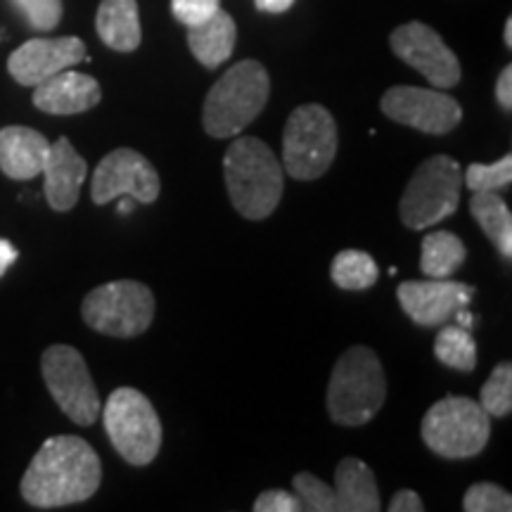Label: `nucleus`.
Masks as SVG:
<instances>
[{"mask_svg": "<svg viewBox=\"0 0 512 512\" xmlns=\"http://www.w3.org/2000/svg\"><path fill=\"white\" fill-rule=\"evenodd\" d=\"M337 157V124L328 107L299 105L283 133V169L294 181H316Z\"/></svg>", "mask_w": 512, "mask_h": 512, "instance_id": "nucleus-7", "label": "nucleus"}, {"mask_svg": "<svg viewBox=\"0 0 512 512\" xmlns=\"http://www.w3.org/2000/svg\"><path fill=\"white\" fill-rule=\"evenodd\" d=\"M332 283L342 290L361 292L370 290L380 278V268H377L375 259L368 252L361 249H344L332 259L330 266Z\"/></svg>", "mask_w": 512, "mask_h": 512, "instance_id": "nucleus-24", "label": "nucleus"}, {"mask_svg": "<svg viewBox=\"0 0 512 512\" xmlns=\"http://www.w3.org/2000/svg\"><path fill=\"white\" fill-rule=\"evenodd\" d=\"M434 356L448 368L472 373L477 368V342L470 335V330L444 323L437 339H434Z\"/></svg>", "mask_w": 512, "mask_h": 512, "instance_id": "nucleus-25", "label": "nucleus"}, {"mask_svg": "<svg viewBox=\"0 0 512 512\" xmlns=\"http://www.w3.org/2000/svg\"><path fill=\"white\" fill-rule=\"evenodd\" d=\"M463 510L467 512H510L512 496L501 486L482 482L472 484L463 496Z\"/></svg>", "mask_w": 512, "mask_h": 512, "instance_id": "nucleus-29", "label": "nucleus"}, {"mask_svg": "<svg viewBox=\"0 0 512 512\" xmlns=\"http://www.w3.org/2000/svg\"><path fill=\"white\" fill-rule=\"evenodd\" d=\"M420 434L425 446L441 458H475L489 444L491 415L479 406V401L446 396L425 413Z\"/></svg>", "mask_w": 512, "mask_h": 512, "instance_id": "nucleus-5", "label": "nucleus"}, {"mask_svg": "<svg viewBox=\"0 0 512 512\" xmlns=\"http://www.w3.org/2000/svg\"><path fill=\"white\" fill-rule=\"evenodd\" d=\"M387 401V377L370 347H351L337 358L328 384V415L342 427H363Z\"/></svg>", "mask_w": 512, "mask_h": 512, "instance_id": "nucleus-3", "label": "nucleus"}, {"mask_svg": "<svg viewBox=\"0 0 512 512\" xmlns=\"http://www.w3.org/2000/svg\"><path fill=\"white\" fill-rule=\"evenodd\" d=\"M463 190V166L448 155L422 162L401 195L399 214L403 226L425 230L458 211Z\"/></svg>", "mask_w": 512, "mask_h": 512, "instance_id": "nucleus-6", "label": "nucleus"}, {"mask_svg": "<svg viewBox=\"0 0 512 512\" xmlns=\"http://www.w3.org/2000/svg\"><path fill=\"white\" fill-rule=\"evenodd\" d=\"M102 482V463L86 439L60 434L43 441L22 477V498L41 510L88 501Z\"/></svg>", "mask_w": 512, "mask_h": 512, "instance_id": "nucleus-1", "label": "nucleus"}, {"mask_svg": "<svg viewBox=\"0 0 512 512\" xmlns=\"http://www.w3.org/2000/svg\"><path fill=\"white\" fill-rule=\"evenodd\" d=\"M100 100V83L93 76L72 72V69H64V72L34 86L36 110L55 114V117H72V114L88 112L95 105H100Z\"/></svg>", "mask_w": 512, "mask_h": 512, "instance_id": "nucleus-16", "label": "nucleus"}, {"mask_svg": "<svg viewBox=\"0 0 512 512\" xmlns=\"http://www.w3.org/2000/svg\"><path fill=\"white\" fill-rule=\"evenodd\" d=\"M479 406L491 418H508L512 413V366L508 361L498 363L489 380L479 389Z\"/></svg>", "mask_w": 512, "mask_h": 512, "instance_id": "nucleus-26", "label": "nucleus"}, {"mask_svg": "<svg viewBox=\"0 0 512 512\" xmlns=\"http://www.w3.org/2000/svg\"><path fill=\"white\" fill-rule=\"evenodd\" d=\"M81 316L100 335L138 337L155 320V294L138 280H114L86 294Z\"/></svg>", "mask_w": 512, "mask_h": 512, "instance_id": "nucleus-9", "label": "nucleus"}, {"mask_svg": "<svg viewBox=\"0 0 512 512\" xmlns=\"http://www.w3.org/2000/svg\"><path fill=\"white\" fill-rule=\"evenodd\" d=\"M256 10L268 12V15H280V12H287L294 5V0H254Z\"/></svg>", "mask_w": 512, "mask_h": 512, "instance_id": "nucleus-36", "label": "nucleus"}, {"mask_svg": "<svg viewBox=\"0 0 512 512\" xmlns=\"http://www.w3.org/2000/svg\"><path fill=\"white\" fill-rule=\"evenodd\" d=\"M17 249H15V245H12L10 240H5V238H0V278H3L5 275V271H8V268L15 264L17 261Z\"/></svg>", "mask_w": 512, "mask_h": 512, "instance_id": "nucleus-35", "label": "nucleus"}, {"mask_svg": "<svg viewBox=\"0 0 512 512\" xmlns=\"http://www.w3.org/2000/svg\"><path fill=\"white\" fill-rule=\"evenodd\" d=\"M389 46L394 55L413 67L415 72L425 76L439 91L453 88L460 83L463 69L460 60L451 48L446 46L444 38L437 31L422 22L401 24L399 29L392 31L389 36Z\"/></svg>", "mask_w": 512, "mask_h": 512, "instance_id": "nucleus-13", "label": "nucleus"}, {"mask_svg": "<svg viewBox=\"0 0 512 512\" xmlns=\"http://www.w3.org/2000/svg\"><path fill=\"white\" fill-rule=\"evenodd\" d=\"M467 249L456 233L448 230H434L422 238L420 271L427 278H451L460 266L465 264Z\"/></svg>", "mask_w": 512, "mask_h": 512, "instance_id": "nucleus-23", "label": "nucleus"}, {"mask_svg": "<svg viewBox=\"0 0 512 512\" xmlns=\"http://www.w3.org/2000/svg\"><path fill=\"white\" fill-rule=\"evenodd\" d=\"M382 114L427 136H446L463 121V107L451 95L432 88L394 86L382 95Z\"/></svg>", "mask_w": 512, "mask_h": 512, "instance_id": "nucleus-11", "label": "nucleus"}, {"mask_svg": "<svg viewBox=\"0 0 512 512\" xmlns=\"http://www.w3.org/2000/svg\"><path fill=\"white\" fill-rule=\"evenodd\" d=\"M41 373L50 396L69 420L81 427L98 422L102 411L100 394L81 351L69 344H53L43 351Z\"/></svg>", "mask_w": 512, "mask_h": 512, "instance_id": "nucleus-10", "label": "nucleus"}, {"mask_svg": "<svg viewBox=\"0 0 512 512\" xmlns=\"http://www.w3.org/2000/svg\"><path fill=\"white\" fill-rule=\"evenodd\" d=\"M496 100L505 112L512 110V67L510 64L508 67H503V72L496 81Z\"/></svg>", "mask_w": 512, "mask_h": 512, "instance_id": "nucleus-34", "label": "nucleus"}, {"mask_svg": "<svg viewBox=\"0 0 512 512\" xmlns=\"http://www.w3.org/2000/svg\"><path fill=\"white\" fill-rule=\"evenodd\" d=\"M126 200H121L119 202V207H117V211L119 214H133V209H136V200H133V197H128V195H124Z\"/></svg>", "mask_w": 512, "mask_h": 512, "instance_id": "nucleus-38", "label": "nucleus"}, {"mask_svg": "<svg viewBox=\"0 0 512 512\" xmlns=\"http://www.w3.org/2000/svg\"><path fill=\"white\" fill-rule=\"evenodd\" d=\"M475 287L451 278L406 280L396 290L403 313L422 328H441L453 313L470 304Z\"/></svg>", "mask_w": 512, "mask_h": 512, "instance_id": "nucleus-14", "label": "nucleus"}, {"mask_svg": "<svg viewBox=\"0 0 512 512\" xmlns=\"http://www.w3.org/2000/svg\"><path fill=\"white\" fill-rule=\"evenodd\" d=\"M223 178L230 204L249 221H264L278 209L285 169L259 138H238L223 157Z\"/></svg>", "mask_w": 512, "mask_h": 512, "instance_id": "nucleus-2", "label": "nucleus"}, {"mask_svg": "<svg viewBox=\"0 0 512 512\" xmlns=\"http://www.w3.org/2000/svg\"><path fill=\"white\" fill-rule=\"evenodd\" d=\"M470 211L503 259L512 256V214L498 192H472Z\"/></svg>", "mask_w": 512, "mask_h": 512, "instance_id": "nucleus-22", "label": "nucleus"}, {"mask_svg": "<svg viewBox=\"0 0 512 512\" xmlns=\"http://www.w3.org/2000/svg\"><path fill=\"white\" fill-rule=\"evenodd\" d=\"M95 29L107 48L133 53L143 41L138 0H102L95 15Z\"/></svg>", "mask_w": 512, "mask_h": 512, "instance_id": "nucleus-20", "label": "nucleus"}, {"mask_svg": "<svg viewBox=\"0 0 512 512\" xmlns=\"http://www.w3.org/2000/svg\"><path fill=\"white\" fill-rule=\"evenodd\" d=\"M256 512H302V501L297 494L283 489H268L254 501Z\"/></svg>", "mask_w": 512, "mask_h": 512, "instance_id": "nucleus-32", "label": "nucleus"}, {"mask_svg": "<svg viewBox=\"0 0 512 512\" xmlns=\"http://www.w3.org/2000/svg\"><path fill=\"white\" fill-rule=\"evenodd\" d=\"M235 41H238V27L226 10H219L197 27H188L190 53L207 69H216L219 64L230 60Z\"/></svg>", "mask_w": 512, "mask_h": 512, "instance_id": "nucleus-21", "label": "nucleus"}, {"mask_svg": "<svg viewBox=\"0 0 512 512\" xmlns=\"http://www.w3.org/2000/svg\"><path fill=\"white\" fill-rule=\"evenodd\" d=\"M48 152V138L36 128H0V171L12 181H31V178L41 176Z\"/></svg>", "mask_w": 512, "mask_h": 512, "instance_id": "nucleus-18", "label": "nucleus"}, {"mask_svg": "<svg viewBox=\"0 0 512 512\" xmlns=\"http://www.w3.org/2000/svg\"><path fill=\"white\" fill-rule=\"evenodd\" d=\"M105 432L126 463L143 467L157 458L162 448V420L143 392L119 387L105 403Z\"/></svg>", "mask_w": 512, "mask_h": 512, "instance_id": "nucleus-8", "label": "nucleus"}, {"mask_svg": "<svg viewBox=\"0 0 512 512\" xmlns=\"http://www.w3.org/2000/svg\"><path fill=\"white\" fill-rule=\"evenodd\" d=\"M512 183V155L494 164H470L463 171V185L472 192H501Z\"/></svg>", "mask_w": 512, "mask_h": 512, "instance_id": "nucleus-27", "label": "nucleus"}, {"mask_svg": "<svg viewBox=\"0 0 512 512\" xmlns=\"http://www.w3.org/2000/svg\"><path fill=\"white\" fill-rule=\"evenodd\" d=\"M422 510H425V503H422V498L411 489L396 491L392 501H389V512H422Z\"/></svg>", "mask_w": 512, "mask_h": 512, "instance_id": "nucleus-33", "label": "nucleus"}, {"mask_svg": "<svg viewBox=\"0 0 512 512\" xmlns=\"http://www.w3.org/2000/svg\"><path fill=\"white\" fill-rule=\"evenodd\" d=\"M221 10V0H171V12L185 27H197Z\"/></svg>", "mask_w": 512, "mask_h": 512, "instance_id": "nucleus-31", "label": "nucleus"}, {"mask_svg": "<svg viewBox=\"0 0 512 512\" xmlns=\"http://www.w3.org/2000/svg\"><path fill=\"white\" fill-rule=\"evenodd\" d=\"M453 318H458V325L465 330H470L472 323H475V318H472V313L467 311V306H463V309H458L456 313H453Z\"/></svg>", "mask_w": 512, "mask_h": 512, "instance_id": "nucleus-37", "label": "nucleus"}, {"mask_svg": "<svg viewBox=\"0 0 512 512\" xmlns=\"http://www.w3.org/2000/svg\"><path fill=\"white\" fill-rule=\"evenodd\" d=\"M271 95V76L256 60H242L211 86L204 98L202 126L211 138L240 136L264 112Z\"/></svg>", "mask_w": 512, "mask_h": 512, "instance_id": "nucleus-4", "label": "nucleus"}, {"mask_svg": "<svg viewBox=\"0 0 512 512\" xmlns=\"http://www.w3.org/2000/svg\"><path fill=\"white\" fill-rule=\"evenodd\" d=\"M503 38H505V46L512 48V19H510V17H508V22H505V34H503Z\"/></svg>", "mask_w": 512, "mask_h": 512, "instance_id": "nucleus-39", "label": "nucleus"}, {"mask_svg": "<svg viewBox=\"0 0 512 512\" xmlns=\"http://www.w3.org/2000/svg\"><path fill=\"white\" fill-rule=\"evenodd\" d=\"M335 512H377L382 508L373 470L361 458H344L335 470Z\"/></svg>", "mask_w": 512, "mask_h": 512, "instance_id": "nucleus-19", "label": "nucleus"}, {"mask_svg": "<svg viewBox=\"0 0 512 512\" xmlns=\"http://www.w3.org/2000/svg\"><path fill=\"white\" fill-rule=\"evenodd\" d=\"M34 31H53L62 22V0H12Z\"/></svg>", "mask_w": 512, "mask_h": 512, "instance_id": "nucleus-30", "label": "nucleus"}, {"mask_svg": "<svg viewBox=\"0 0 512 512\" xmlns=\"http://www.w3.org/2000/svg\"><path fill=\"white\" fill-rule=\"evenodd\" d=\"M159 192H162V181L157 169L150 159L131 147H119L102 157L91 183V197L98 207L124 195L133 197L138 204H152Z\"/></svg>", "mask_w": 512, "mask_h": 512, "instance_id": "nucleus-12", "label": "nucleus"}, {"mask_svg": "<svg viewBox=\"0 0 512 512\" xmlns=\"http://www.w3.org/2000/svg\"><path fill=\"white\" fill-rule=\"evenodd\" d=\"M81 38H31L8 57V72L19 86H38L50 76L86 60Z\"/></svg>", "mask_w": 512, "mask_h": 512, "instance_id": "nucleus-15", "label": "nucleus"}, {"mask_svg": "<svg viewBox=\"0 0 512 512\" xmlns=\"http://www.w3.org/2000/svg\"><path fill=\"white\" fill-rule=\"evenodd\" d=\"M43 192H46V200L50 209L55 211H69L76 207L81 195V185L86 181L88 164L79 152L74 150V145L69 143V138H60L55 143H50V152L46 164H43Z\"/></svg>", "mask_w": 512, "mask_h": 512, "instance_id": "nucleus-17", "label": "nucleus"}, {"mask_svg": "<svg viewBox=\"0 0 512 512\" xmlns=\"http://www.w3.org/2000/svg\"><path fill=\"white\" fill-rule=\"evenodd\" d=\"M294 494L302 501V508L309 512H335V491L323 479L311 472H299L292 479Z\"/></svg>", "mask_w": 512, "mask_h": 512, "instance_id": "nucleus-28", "label": "nucleus"}]
</instances>
